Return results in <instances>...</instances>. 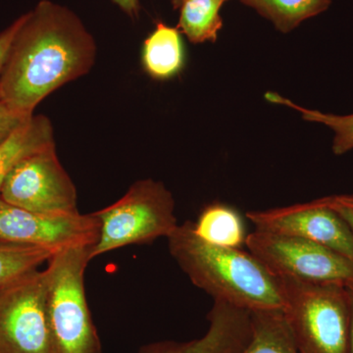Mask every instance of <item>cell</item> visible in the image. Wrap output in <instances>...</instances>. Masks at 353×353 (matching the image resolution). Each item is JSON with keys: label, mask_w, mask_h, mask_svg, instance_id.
Listing matches in <instances>:
<instances>
[{"label": "cell", "mask_w": 353, "mask_h": 353, "mask_svg": "<svg viewBox=\"0 0 353 353\" xmlns=\"http://www.w3.org/2000/svg\"><path fill=\"white\" fill-rule=\"evenodd\" d=\"M97 44L80 18L67 7L41 0L21 23L0 76V101L32 115L57 88L87 75Z\"/></svg>", "instance_id": "cell-1"}, {"label": "cell", "mask_w": 353, "mask_h": 353, "mask_svg": "<svg viewBox=\"0 0 353 353\" xmlns=\"http://www.w3.org/2000/svg\"><path fill=\"white\" fill-rule=\"evenodd\" d=\"M168 243L172 257L192 284L214 301L250 312L284 310L278 278L252 253L201 240L194 233L192 221L179 225Z\"/></svg>", "instance_id": "cell-2"}, {"label": "cell", "mask_w": 353, "mask_h": 353, "mask_svg": "<svg viewBox=\"0 0 353 353\" xmlns=\"http://www.w3.org/2000/svg\"><path fill=\"white\" fill-rule=\"evenodd\" d=\"M92 246L62 248L48 261L44 271L50 353H102L85 290Z\"/></svg>", "instance_id": "cell-3"}, {"label": "cell", "mask_w": 353, "mask_h": 353, "mask_svg": "<svg viewBox=\"0 0 353 353\" xmlns=\"http://www.w3.org/2000/svg\"><path fill=\"white\" fill-rule=\"evenodd\" d=\"M284 312L299 353H348L350 305L347 287L278 278Z\"/></svg>", "instance_id": "cell-4"}, {"label": "cell", "mask_w": 353, "mask_h": 353, "mask_svg": "<svg viewBox=\"0 0 353 353\" xmlns=\"http://www.w3.org/2000/svg\"><path fill=\"white\" fill-rule=\"evenodd\" d=\"M99 234L90 259L169 236L179 226L175 201L164 183L145 179L132 183L119 201L94 212Z\"/></svg>", "instance_id": "cell-5"}, {"label": "cell", "mask_w": 353, "mask_h": 353, "mask_svg": "<svg viewBox=\"0 0 353 353\" xmlns=\"http://www.w3.org/2000/svg\"><path fill=\"white\" fill-rule=\"evenodd\" d=\"M245 245L276 278L353 287V260L314 241L254 230Z\"/></svg>", "instance_id": "cell-6"}, {"label": "cell", "mask_w": 353, "mask_h": 353, "mask_svg": "<svg viewBox=\"0 0 353 353\" xmlns=\"http://www.w3.org/2000/svg\"><path fill=\"white\" fill-rule=\"evenodd\" d=\"M0 199L43 214L79 212L76 185L58 159L55 145L18 164L2 183Z\"/></svg>", "instance_id": "cell-7"}, {"label": "cell", "mask_w": 353, "mask_h": 353, "mask_svg": "<svg viewBox=\"0 0 353 353\" xmlns=\"http://www.w3.org/2000/svg\"><path fill=\"white\" fill-rule=\"evenodd\" d=\"M0 353H50L46 271L0 285Z\"/></svg>", "instance_id": "cell-8"}, {"label": "cell", "mask_w": 353, "mask_h": 353, "mask_svg": "<svg viewBox=\"0 0 353 353\" xmlns=\"http://www.w3.org/2000/svg\"><path fill=\"white\" fill-rule=\"evenodd\" d=\"M99 234V220L94 213L43 214L0 199V241L57 252L70 246L94 245Z\"/></svg>", "instance_id": "cell-9"}, {"label": "cell", "mask_w": 353, "mask_h": 353, "mask_svg": "<svg viewBox=\"0 0 353 353\" xmlns=\"http://www.w3.org/2000/svg\"><path fill=\"white\" fill-rule=\"evenodd\" d=\"M257 231L296 236L327 246L353 260V234L345 221L320 199L285 208L248 211Z\"/></svg>", "instance_id": "cell-10"}, {"label": "cell", "mask_w": 353, "mask_h": 353, "mask_svg": "<svg viewBox=\"0 0 353 353\" xmlns=\"http://www.w3.org/2000/svg\"><path fill=\"white\" fill-rule=\"evenodd\" d=\"M208 332L201 338L185 343L159 341L139 350V353H241L252 334L248 311L222 301H214L209 311Z\"/></svg>", "instance_id": "cell-11"}, {"label": "cell", "mask_w": 353, "mask_h": 353, "mask_svg": "<svg viewBox=\"0 0 353 353\" xmlns=\"http://www.w3.org/2000/svg\"><path fill=\"white\" fill-rule=\"evenodd\" d=\"M54 145V130L50 120L34 114L0 143V190L6 176L23 160Z\"/></svg>", "instance_id": "cell-12"}, {"label": "cell", "mask_w": 353, "mask_h": 353, "mask_svg": "<svg viewBox=\"0 0 353 353\" xmlns=\"http://www.w3.org/2000/svg\"><path fill=\"white\" fill-rule=\"evenodd\" d=\"M141 61L146 73L155 80L178 75L185 65V48L178 28L158 23L143 43Z\"/></svg>", "instance_id": "cell-13"}, {"label": "cell", "mask_w": 353, "mask_h": 353, "mask_svg": "<svg viewBox=\"0 0 353 353\" xmlns=\"http://www.w3.org/2000/svg\"><path fill=\"white\" fill-rule=\"evenodd\" d=\"M192 228L201 240L227 248H241L248 236L238 211L219 202L204 208Z\"/></svg>", "instance_id": "cell-14"}, {"label": "cell", "mask_w": 353, "mask_h": 353, "mask_svg": "<svg viewBox=\"0 0 353 353\" xmlns=\"http://www.w3.org/2000/svg\"><path fill=\"white\" fill-rule=\"evenodd\" d=\"M252 334L241 353H299L284 312H252Z\"/></svg>", "instance_id": "cell-15"}, {"label": "cell", "mask_w": 353, "mask_h": 353, "mask_svg": "<svg viewBox=\"0 0 353 353\" xmlns=\"http://www.w3.org/2000/svg\"><path fill=\"white\" fill-rule=\"evenodd\" d=\"M283 32L296 29L303 21L326 11L332 0H241Z\"/></svg>", "instance_id": "cell-16"}, {"label": "cell", "mask_w": 353, "mask_h": 353, "mask_svg": "<svg viewBox=\"0 0 353 353\" xmlns=\"http://www.w3.org/2000/svg\"><path fill=\"white\" fill-rule=\"evenodd\" d=\"M227 0H185L180 6L178 29L192 43H213L223 27L220 10Z\"/></svg>", "instance_id": "cell-17"}, {"label": "cell", "mask_w": 353, "mask_h": 353, "mask_svg": "<svg viewBox=\"0 0 353 353\" xmlns=\"http://www.w3.org/2000/svg\"><path fill=\"white\" fill-rule=\"evenodd\" d=\"M55 252L43 246L0 241V285L39 270Z\"/></svg>", "instance_id": "cell-18"}, {"label": "cell", "mask_w": 353, "mask_h": 353, "mask_svg": "<svg viewBox=\"0 0 353 353\" xmlns=\"http://www.w3.org/2000/svg\"><path fill=\"white\" fill-rule=\"evenodd\" d=\"M265 99L269 102L288 106L299 111L303 115V119L308 122L319 123L330 128L334 134L333 145H332L334 154L343 155L353 150V114L345 116L334 115V114L301 108L294 101L285 99L276 92H266Z\"/></svg>", "instance_id": "cell-19"}, {"label": "cell", "mask_w": 353, "mask_h": 353, "mask_svg": "<svg viewBox=\"0 0 353 353\" xmlns=\"http://www.w3.org/2000/svg\"><path fill=\"white\" fill-rule=\"evenodd\" d=\"M32 115L18 112L0 101V143Z\"/></svg>", "instance_id": "cell-20"}, {"label": "cell", "mask_w": 353, "mask_h": 353, "mask_svg": "<svg viewBox=\"0 0 353 353\" xmlns=\"http://www.w3.org/2000/svg\"><path fill=\"white\" fill-rule=\"evenodd\" d=\"M319 199L345 221L353 234V196H333Z\"/></svg>", "instance_id": "cell-21"}, {"label": "cell", "mask_w": 353, "mask_h": 353, "mask_svg": "<svg viewBox=\"0 0 353 353\" xmlns=\"http://www.w3.org/2000/svg\"><path fill=\"white\" fill-rule=\"evenodd\" d=\"M21 23V16L17 18L13 23H11L6 29L0 32V76H1L2 69H3L4 63L7 53L10 48L11 43H12L14 36L17 32Z\"/></svg>", "instance_id": "cell-22"}, {"label": "cell", "mask_w": 353, "mask_h": 353, "mask_svg": "<svg viewBox=\"0 0 353 353\" xmlns=\"http://www.w3.org/2000/svg\"><path fill=\"white\" fill-rule=\"evenodd\" d=\"M114 3L124 11L130 17L134 18L139 15V0H112Z\"/></svg>", "instance_id": "cell-23"}, {"label": "cell", "mask_w": 353, "mask_h": 353, "mask_svg": "<svg viewBox=\"0 0 353 353\" xmlns=\"http://www.w3.org/2000/svg\"><path fill=\"white\" fill-rule=\"evenodd\" d=\"M350 305V341H348V353H353V287L347 288Z\"/></svg>", "instance_id": "cell-24"}, {"label": "cell", "mask_w": 353, "mask_h": 353, "mask_svg": "<svg viewBox=\"0 0 353 353\" xmlns=\"http://www.w3.org/2000/svg\"><path fill=\"white\" fill-rule=\"evenodd\" d=\"M185 0H171L172 4H173L174 8H180V6H182L183 2Z\"/></svg>", "instance_id": "cell-25"}]
</instances>
